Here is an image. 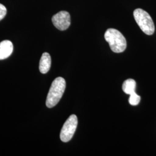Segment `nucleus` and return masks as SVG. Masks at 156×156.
Returning <instances> with one entry per match:
<instances>
[{
  "label": "nucleus",
  "mask_w": 156,
  "mask_h": 156,
  "mask_svg": "<svg viewBox=\"0 0 156 156\" xmlns=\"http://www.w3.org/2000/svg\"><path fill=\"white\" fill-rule=\"evenodd\" d=\"M129 103L130 105L133 106H136L139 104L140 101V95L137 94L135 92L133 93L132 94L129 95Z\"/></svg>",
  "instance_id": "nucleus-9"
},
{
  "label": "nucleus",
  "mask_w": 156,
  "mask_h": 156,
  "mask_svg": "<svg viewBox=\"0 0 156 156\" xmlns=\"http://www.w3.org/2000/svg\"><path fill=\"white\" fill-rule=\"evenodd\" d=\"M53 25L60 31H64L71 24V16L67 11L59 12L55 14L51 19Z\"/></svg>",
  "instance_id": "nucleus-5"
},
{
  "label": "nucleus",
  "mask_w": 156,
  "mask_h": 156,
  "mask_svg": "<svg viewBox=\"0 0 156 156\" xmlns=\"http://www.w3.org/2000/svg\"><path fill=\"white\" fill-rule=\"evenodd\" d=\"M135 21L142 31L146 35H151L155 31L153 21L149 14L144 10L138 8L134 11Z\"/></svg>",
  "instance_id": "nucleus-3"
},
{
  "label": "nucleus",
  "mask_w": 156,
  "mask_h": 156,
  "mask_svg": "<svg viewBox=\"0 0 156 156\" xmlns=\"http://www.w3.org/2000/svg\"><path fill=\"white\" fill-rule=\"evenodd\" d=\"M104 37L113 52L119 53L126 50L127 48L126 39L123 34L116 29H108L105 33Z\"/></svg>",
  "instance_id": "nucleus-2"
},
{
  "label": "nucleus",
  "mask_w": 156,
  "mask_h": 156,
  "mask_svg": "<svg viewBox=\"0 0 156 156\" xmlns=\"http://www.w3.org/2000/svg\"><path fill=\"white\" fill-rule=\"evenodd\" d=\"M66 87L65 79L62 77L56 78L52 82L46 101V105L51 108L61 100Z\"/></svg>",
  "instance_id": "nucleus-1"
},
{
  "label": "nucleus",
  "mask_w": 156,
  "mask_h": 156,
  "mask_svg": "<svg viewBox=\"0 0 156 156\" xmlns=\"http://www.w3.org/2000/svg\"><path fill=\"white\" fill-rule=\"evenodd\" d=\"M136 82L133 79H128L124 82L122 86L123 91L127 94L130 95L135 92Z\"/></svg>",
  "instance_id": "nucleus-8"
},
{
  "label": "nucleus",
  "mask_w": 156,
  "mask_h": 156,
  "mask_svg": "<svg viewBox=\"0 0 156 156\" xmlns=\"http://www.w3.org/2000/svg\"><path fill=\"white\" fill-rule=\"evenodd\" d=\"M6 14V8L5 6L0 4V21L3 19Z\"/></svg>",
  "instance_id": "nucleus-10"
},
{
  "label": "nucleus",
  "mask_w": 156,
  "mask_h": 156,
  "mask_svg": "<svg viewBox=\"0 0 156 156\" xmlns=\"http://www.w3.org/2000/svg\"><path fill=\"white\" fill-rule=\"evenodd\" d=\"M13 46L10 41L5 40L0 42V60H4L11 56Z\"/></svg>",
  "instance_id": "nucleus-6"
},
{
  "label": "nucleus",
  "mask_w": 156,
  "mask_h": 156,
  "mask_svg": "<svg viewBox=\"0 0 156 156\" xmlns=\"http://www.w3.org/2000/svg\"><path fill=\"white\" fill-rule=\"evenodd\" d=\"M78 126V118L72 115L65 122L60 133V139L63 142H68L73 138Z\"/></svg>",
  "instance_id": "nucleus-4"
},
{
  "label": "nucleus",
  "mask_w": 156,
  "mask_h": 156,
  "mask_svg": "<svg viewBox=\"0 0 156 156\" xmlns=\"http://www.w3.org/2000/svg\"><path fill=\"white\" fill-rule=\"evenodd\" d=\"M51 67V57L48 53H44L41 56L39 62V71L40 72L45 74L50 69Z\"/></svg>",
  "instance_id": "nucleus-7"
}]
</instances>
